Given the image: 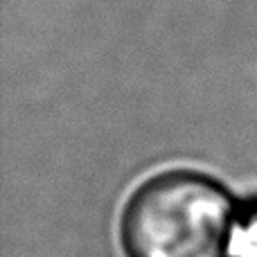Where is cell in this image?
<instances>
[{"mask_svg":"<svg viewBox=\"0 0 257 257\" xmlns=\"http://www.w3.org/2000/svg\"><path fill=\"white\" fill-rule=\"evenodd\" d=\"M232 205L212 181L169 172L147 181L124 208L128 257H221L230 241Z\"/></svg>","mask_w":257,"mask_h":257,"instance_id":"6da1fadb","label":"cell"},{"mask_svg":"<svg viewBox=\"0 0 257 257\" xmlns=\"http://www.w3.org/2000/svg\"><path fill=\"white\" fill-rule=\"evenodd\" d=\"M232 255L257 257V214H253L244 226L237 228L235 237H232Z\"/></svg>","mask_w":257,"mask_h":257,"instance_id":"7a4b0ae2","label":"cell"}]
</instances>
